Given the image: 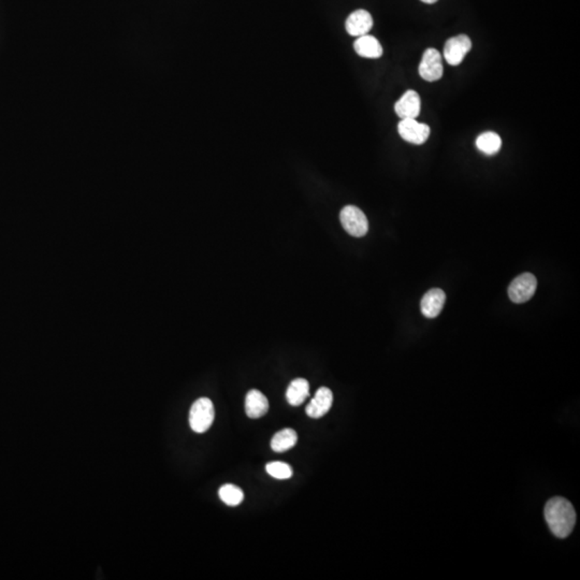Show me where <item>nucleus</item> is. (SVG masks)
Instances as JSON below:
<instances>
[{"mask_svg": "<svg viewBox=\"0 0 580 580\" xmlns=\"http://www.w3.org/2000/svg\"><path fill=\"white\" fill-rule=\"evenodd\" d=\"M372 27V15L363 9L354 11L345 22L346 31L354 37H361L367 35Z\"/></svg>", "mask_w": 580, "mask_h": 580, "instance_id": "obj_9", "label": "nucleus"}, {"mask_svg": "<svg viewBox=\"0 0 580 580\" xmlns=\"http://www.w3.org/2000/svg\"><path fill=\"white\" fill-rule=\"evenodd\" d=\"M442 56L436 49H428L422 55L420 65V76L428 82H434L443 76Z\"/></svg>", "mask_w": 580, "mask_h": 580, "instance_id": "obj_7", "label": "nucleus"}, {"mask_svg": "<svg viewBox=\"0 0 580 580\" xmlns=\"http://www.w3.org/2000/svg\"><path fill=\"white\" fill-rule=\"evenodd\" d=\"M298 442V434L292 429L277 432L271 440V448L276 452H284L294 447Z\"/></svg>", "mask_w": 580, "mask_h": 580, "instance_id": "obj_15", "label": "nucleus"}, {"mask_svg": "<svg viewBox=\"0 0 580 580\" xmlns=\"http://www.w3.org/2000/svg\"><path fill=\"white\" fill-rule=\"evenodd\" d=\"M220 499L228 506H238L245 499V493L237 486L227 483L222 486L218 491Z\"/></svg>", "mask_w": 580, "mask_h": 580, "instance_id": "obj_17", "label": "nucleus"}, {"mask_svg": "<svg viewBox=\"0 0 580 580\" xmlns=\"http://www.w3.org/2000/svg\"><path fill=\"white\" fill-rule=\"evenodd\" d=\"M342 226L347 233L356 238L367 235L369 230L367 216L355 206H346L340 213Z\"/></svg>", "mask_w": 580, "mask_h": 580, "instance_id": "obj_3", "label": "nucleus"}, {"mask_svg": "<svg viewBox=\"0 0 580 580\" xmlns=\"http://www.w3.org/2000/svg\"><path fill=\"white\" fill-rule=\"evenodd\" d=\"M269 410V401L267 397L256 389L249 391L245 399V411L249 418H260L265 416Z\"/></svg>", "mask_w": 580, "mask_h": 580, "instance_id": "obj_12", "label": "nucleus"}, {"mask_svg": "<svg viewBox=\"0 0 580 580\" xmlns=\"http://www.w3.org/2000/svg\"><path fill=\"white\" fill-rule=\"evenodd\" d=\"M310 396V384L304 379H296L289 384L286 391V399L289 404L299 406Z\"/></svg>", "mask_w": 580, "mask_h": 580, "instance_id": "obj_14", "label": "nucleus"}, {"mask_svg": "<svg viewBox=\"0 0 580 580\" xmlns=\"http://www.w3.org/2000/svg\"><path fill=\"white\" fill-rule=\"evenodd\" d=\"M422 3H430L431 5V3H436L438 0H422Z\"/></svg>", "mask_w": 580, "mask_h": 580, "instance_id": "obj_19", "label": "nucleus"}, {"mask_svg": "<svg viewBox=\"0 0 580 580\" xmlns=\"http://www.w3.org/2000/svg\"><path fill=\"white\" fill-rule=\"evenodd\" d=\"M215 417L213 402L208 398H200L190 408V424L192 431L204 433L211 428Z\"/></svg>", "mask_w": 580, "mask_h": 580, "instance_id": "obj_2", "label": "nucleus"}, {"mask_svg": "<svg viewBox=\"0 0 580 580\" xmlns=\"http://www.w3.org/2000/svg\"><path fill=\"white\" fill-rule=\"evenodd\" d=\"M354 49L359 56L365 58H379L383 55V48L381 43L375 37L365 35L358 37L357 40L354 43Z\"/></svg>", "mask_w": 580, "mask_h": 580, "instance_id": "obj_13", "label": "nucleus"}, {"mask_svg": "<svg viewBox=\"0 0 580 580\" xmlns=\"http://www.w3.org/2000/svg\"><path fill=\"white\" fill-rule=\"evenodd\" d=\"M472 41L467 35H459L448 39L444 48V57L450 66H458L471 51Z\"/></svg>", "mask_w": 580, "mask_h": 580, "instance_id": "obj_6", "label": "nucleus"}, {"mask_svg": "<svg viewBox=\"0 0 580 580\" xmlns=\"http://www.w3.org/2000/svg\"><path fill=\"white\" fill-rule=\"evenodd\" d=\"M398 131L403 140L420 145L428 140L431 129L426 124L418 123L416 119H403L399 123Z\"/></svg>", "mask_w": 580, "mask_h": 580, "instance_id": "obj_5", "label": "nucleus"}, {"mask_svg": "<svg viewBox=\"0 0 580 580\" xmlns=\"http://www.w3.org/2000/svg\"><path fill=\"white\" fill-rule=\"evenodd\" d=\"M265 470L269 475L276 479H288L292 477V467L285 462H270L267 464Z\"/></svg>", "mask_w": 580, "mask_h": 580, "instance_id": "obj_18", "label": "nucleus"}, {"mask_svg": "<svg viewBox=\"0 0 580 580\" xmlns=\"http://www.w3.org/2000/svg\"><path fill=\"white\" fill-rule=\"evenodd\" d=\"M536 287H538L536 277L529 272L522 273L509 285V299L515 304H524L534 296Z\"/></svg>", "mask_w": 580, "mask_h": 580, "instance_id": "obj_4", "label": "nucleus"}, {"mask_svg": "<svg viewBox=\"0 0 580 580\" xmlns=\"http://www.w3.org/2000/svg\"><path fill=\"white\" fill-rule=\"evenodd\" d=\"M445 292L440 288L430 289L420 302V310L426 318H436L445 304Z\"/></svg>", "mask_w": 580, "mask_h": 580, "instance_id": "obj_11", "label": "nucleus"}, {"mask_svg": "<svg viewBox=\"0 0 580 580\" xmlns=\"http://www.w3.org/2000/svg\"><path fill=\"white\" fill-rule=\"evenodd\" d=\"M422 109V100L418 92L410 90L403 94L402 97L395 104L397 115L403 119H416Z\"/></svg>", "mask_w": 580, "mask_h": 580, "instance_id": "obj_8", "label": "nucleus"}, {"mask_svg": "<svg viewBox=\"0 0 580 580\" xmlns=\"http://www.w3.org/2000/svg\"><path fill=\"white\" fill-rule=\"evenodd\" d=\"M477 149L486 155H495L500 151L502 140L500 135L492 131L481 133L477 139Z\"/></svg>", "mask_w": 580, "mask_h": 580, "instance_id": "obj_16", "label": "nucleus"}, {"mask_svg": "<svg viewBox=\"0 0 580 580\" xmlns=\"http://www.w3.org/2000/svg\"><path fill=\"white\" fill-rule=\"evenodd\" d=\"M545 519L556 538H565L575 527V509L564 497H552L545 506Z\"/></svg>", "mask_w": 580, "mask_h": 580, "instance_id": "obj_1", "label": "nucleus"}, {"mask_svg": "<svg viewBox=\"0 0 580 580\" xmlns=\"http://www.w3.org/2000/svg\"><path fill=\"white\" fill-rule=\"evenodd\" d=\"M333 403V393L327 387H320L316 391L315 396L306 406L308 416L312 418H320L329 412Z\"/></svg>", "mask_w": 580, "mask_h": 580, "instance_id": "obj_10", "label": "nucleus"}]
</instances>
